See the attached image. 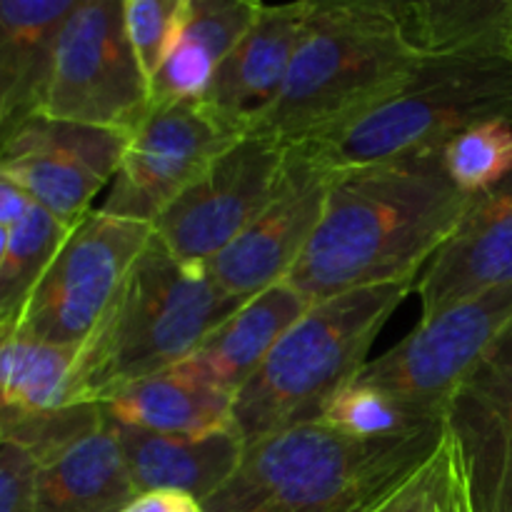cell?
<instances>
[{"label":"cell","instance_id":"obj_1","mask_svg":"<svg viewBox=\"0 0 512 512\" xmlns=\"http://www.w3.org/2000/svg\"><path fill=\"white\" fill-rule=\"evenodd\" d=\"M470 203L450 180L443 150L333 173L323 218L285 280L313 303L415 283Z\"/></svg>","mask_w":512,"mask_h":512},{"label":"cell","instance_id":"obj_2","mask_svg":"<svg viewBox=\"0 0 512 512\" xmlns=\"http://www.w3.org/2000/svg\"><path fill=\"white\" fill-rule=\"evenodd\" d=\"M243 305L213 283L208 265L175 258L153 233L113 308L78 350L75 403L103 405L175 368Z\"/></svg>","mask_w":512,"mask_h":512},{"label":"cell","instance_id":"obj_3","mask_svg":"<svg viewBox=\"0 0 512 512\" xmlns=\"http://www.w3.org/2000/svg\"><path fill=\"white\" fill-rule=\"evenodd\" d=\"M445 428L358 440L325 423L248 443L205 512H368L438 450Z\"/></svg>","mask_w":512,"mask_h":512},{"label":"cell","instance_id":"obj_4","mask_svg":"<svg viewBox=\"0 0 512 512\" xmlns=\"http://www.w3.org/2000/svg\"><path fill=\"white\" fill-rule=\"evenodd\" d=\"M420 60L393 0L308 3L283 88L250 133L300 143L383 98Z\"/></svg>","mask_w":512,"mask_h":512},{"label":"cell","instance_id":"obj_5","mask_svg":"<svg viewBox=\"0 0 512 512\" xmlns=\"http://www.w3.org/2000/svg\"><path fill=\"white\" fill-rule=\"evenodd\" d=\"M485 120L512 123V53L423 58L383 98L293 148L333 175L443 150Z\"/></svg>","mask_w":512,"mask_h":512},{"label":"cell","instance_id":"obj_6","mask_svg":"<svg viewBox=\"0 0 512 512\" xmlns=\"http://www.w3.org/2000/svg\"><path fill=\"white\" fill-rule=\"evenodd\" d=\"M413 288L370 285L310 305L233 398V428L245 445L318 423L330 398L370 363V348Z\"/></svg>","mask_w":512,"mask_h":512},{"label":"cell","instance_id":"obj_7","mask_svg":"<svg viewBox=\"0 0 512 512\" xmlns=\"http://www.w3.org/2000/svg\"><path fill=\"white\" fill-rule=\"evenodd\" d=\"M150 108L123 0H78L58 38L40 115L133 135Z\"/></svg>","mask_w":512,"mask_h":512},{"label":"cell","instance_id":"obj_8","mask_svg":"<svg viewBox=\"0 0 512 512\" xmlns=\"http://www.w3.org/2000/svg\"><path fill=\"white\" fill-rule=\"evenodd\" d=\"M153 225L90 210L73 225L13 333L80 350L113 308Z\"/></svg>","mask_w":512,"mask_h":512},{"label":"cell","instance_id":"obj_9","mask_svg":"<svg viewBox=\"0 0 512 512\" xmlns=\"http://www.w3.org/2000/svg\"><path fill=\"white\" fill-rule=\"evenodd\" d=\"M510 328L512 285L418 323L398 345L370 360L355 380L388 393L418 418L443 425L453 395Z\"/></svg>","mask_w":512,"mask_h":512},{"label":"cell","instance_id":"obj_10","mask_svg":"<svg viewBox=\"0 0 512 512\" xmlns=\"http://www.w3.org/2000/svg\"><path fill=\"white\" fill-rule=\"evenodd\" d=\"M288 145L245 133L205 168L153 223L175 258L208 265L273 200L288 163Z\"/></svg>","mask_w":512,"mask_h":512},{"label":"cell","instance_id":"obj_11","mask_svg":"<svg viewBox=\"0 0 512 512\" xmlns=\"http://www.w3.org/2000/svg\"><path fill=\"white\" fill-rule=\"evenodd\" d=\"M238 138L243 133L220 118L205 100L153 105L130 135L118 175L98 210L153 225Z\"/></svg>","mask_w":512,"mask_h":512},{"label":"cell","instance_id":"obj_12","mask_svg":"<svg viewBox=\"0 0 512 512\" xmlns=\"http://www.w3.org/2000/svg\"><path fill=\"white\" fill-rule=\"evenodd\" d=\"M128 133L28 115L0 128V175L73 228L113 183Z\"/></svg>","mask_w":512,"mask_h":512},{"label":"cell","instance_id":"obj_13","mask_svg":"<svg viewBox=\"0 0 512 512\" xmlns=\"http://www.w3.org/2000/svg\"><path fill=\"white\" fill-rule=\"evenodd\" d=\"M288 148L283 180L268 208L208 263L213 283L243 303L288 278L323 218L330 173Z\"/></svg>","mask_w":512,"mask_h":512},{"label":"cell","instance_id":"obj_14","mask_svg":"<svg viewBox=\"0 0 512 512\" xmlns=\"http://www.w3.org/2000/svg\"><path fill=\"white\" fill-rule=\"evenodd\" d=\"M473 512H512V328L445 410Z\"/></svg>","mask_w":512,"mask_h":512},{"label":"cell","instance_id":"obj_15","mask_svg":"<svg viewBox=\"0 0 512 512\" xmlns=\"http://www.w3.org/2000/svg\"><path fill=\"white\" fill-rule=\"evenodd\" d=\"M512 285V175L483 195L415 280L420 320L428 323L463 300Z\"/></svg>","mask_w":512,"mask_h":512},{"label":"cell","instance_id":"obj_16","mask_svg":"<svg viewBox=\"0 0 512 512\" xmlns=\"http://www.w3.org/2000/svg\"><path fill=\"white\" fill-rule=\"evenodd\" d=\"M305 18L308 3H263L253 28L215 70L203 100L243 135L255 128L278 98Z\"/></svg>","mask_w":512,"mask_h":512},{"label":"cell","instance_id":"obj_17","mask_svg":"<svg viewBox=\"0 0 512 512\" xmlns=\"http://www.w3.org/2000/svg\"><path fill=\"white\" fill-rule=\"evenodd\" d=\"M310 305L313 300L288 280L270 285L213 330L175 370L235 398Z\"/></svg>","mask_w":512,"mask_h":512},{"label":"cell","instance_id":"obj_18","mask_svg":"<svg viewBox=\"0 0 512 512\" xmlns=\"http://www.w3.org/2000/svg\"><path fill=\"white\" fill-rule=\"evenodd\" d=\"M135 495L118 428L108 415L38 463L35 512H120Z\"/></svg>","mask_w":512,"mask_h":512},{"label":"cell","instance_id":"obj_19","mask_svg":"<svg viewBox=\"0 0 512 512\" xmlns=\"http://www.w3.org/2000/svg\"><path fill=\"white\" fill-rule=\"evenodd\" d=\"M115 428L138 493L180 490L205 503L235 473L245 450L235 428L193 435Z\"/></svg>","mask_w":512,"mask_h":512},{"label":"cell","instance_id":"obj_20","mask_svg":"<svg viewBox=\"0 0 512 512\" xmlns=\"http://www.w3.org/2000/svg\"><path fill=\"white\" fill-rule=\"evenodd\" d=\"M78 0H0V118L38 115L55 48Z\"/></svg>","mask_w":512,"mask_h":512},{"label":"cell","instance_id":"obj_21","mask_svg":"<svg viewBox=\"0 0 512 512\" xmlns=\"http://www.w3.org/2000/svg\"><path fill=\"white\" fill-rule=\"evenodd\" d=\"M110 423L148 433L193 435L233 428V398L170 368L103 403Z\"/></svg>","mask_w":512,"mask_h":512},{"label":"cell","instance_id":"obj_22","mask_svg":"<svg viewBox=\"0 0 512 512\" xmlns=\"http://www.w3.org/2000/svg\"><path fill=\"white\" fill-rule=\"evenodd\" d=\"M398 20L418 58L512 53V0L398 3Z\"/></svg>","mask_w":512,"mask_h":512},{"label":"cell","instance_id":"obj_23","mask_svg":"<svg viewBox=\"0 0 512 512\" xmlns=\"http://www.w3.org/2000/svg\"><path fill=\"white\" fill-rule=\"evenodd\" d=\"M78 350L0 333V435L75 403Z\"/></svg>","mask_w":512,"mask_h":512},{"label":"cell","instance_id":"obj_24","mask_svg":"<svg viewBox=\"0 0 512 512\" xmlns=\"http://www.w3.org/2000/svg\"><path fill=\"white\" fill-rule=\"evenodd\" d=\"M70 225L33 203L18 225L10 228L8 250L0 265V333H13L58 250Z\"/></svg>","mask_w":512,"mask_h":512},{"label":"cell","instance_id":"obj_25","mask_svg":"<svg viewBox=\"0 0 512 512\" xmlns=\"http://www.w3.org/2000/svg\"><path fill=\"white\" fill-rule=\"evenodd\" d=\"M320 423L358 440H393L430 433L445 425L428 423L383 390L353 380L330 398Z\"/></svg>","mask_w":512,"mask_h":512},{"label":"cell","instance_id":"obj_26","mask_svg":"<svg viewBox=\"0 0 512 512\" xmlns=\"http://www.w3.org/2000/svg\"><path fill=\"white\" fill-rule=\"evenodd\" d=\"M450 180L475 198L512 175V123L485 120L455 135L443 148Z\"/></svg>","mask_w":512,"mask_h":512},{"label":"cell","instance_id":"obj_27","mask_svg":"<svg viewBox=\"0 0 512 512\" xmlns=\"http://www.w3.org/2000/svg\"><path fill=\"white\" fill-rule=\"evenodd\" d=\"M190 0H123L125 33L145 83L155 78L185 35Z\"/></svg>","mask_w":512,"mask_h":512},{"label":"cell","instance_id":"obj_28","mask_svg":"<svg viewBox=\"0 0 512 512\" xmlns=\"http://www.w3.org/2000/svg\"><path fill=\"white\" fill-rule=\"evenodd\" d=\"M260 10L263 3L255 0H190L183 38L203 45L220 65L253 28Z\"/></svg>","mask_w":512,"mask_h":512},{"label":"cell","instance_id":"obj_29","mask_svg":"<svg viewBox=\"0 0 512 512\" xmlns=\"http://www.w3.org/2000/svg\"><path fill=\"white\" fill-rule=\"evenodd\" d=\"M453 468L455 453L445 433L438 450L368 512H443Z\"/></svg>","mask_w":512,"mask_h":512},{"label":"cell","instance_id":"obj_30","mask_svg":"<svg viewBox=\"0 0 512 512\" xmlns=\"http://www.w3.org/2000/svg\"><path fill=\"white\" fill-rule=\"evenodd\" d=\"M218 63L213 55L195 40L183 38L170 53L155 78L150 98L153 105L175 103V100H203L208 95Z\"/></svg>","mask_w":512,"mask_h":512},{"label":"cell","instance_id":"obj_31","mask_svg":"<svg viewBox=\"0 0 512 512\" xmlns=\"http://www.w3.org/2000/svg\"><path fill=\"white\" fill-rule=\"evenodd\" d=\"M38 463L20 445L0 443V512H35Z\"/></svg>","mask_w":512,"mask_h":512},{"label":"cell","instance_id":"obj_32","mask_svg":"<svg viewBox=\"0 0 512 512\" xmlns=\"http://www.w3.org/2000/svg\"><path fill=\"white\" fill-rule=\"evenodd\" d=\"M120 512H205L203 503L180 490H150L138 493Z\"/></svg>","mask_w":512,"mask_h":512},{"label":"cell","instance_id":"obj_33","mask_svg":"<svg viewBox=\"0 0 512 512\" xmlns=\"http://www.w3.org/2000/svg\"><path fill=\"white\" fill-rule=\"evenodd\" d=\"M30 208H33L30 195L0 175V225L10 230L13 225H18L20 220L25 218V213H28Z\"/></svg>","mask_w":512,"mask_h":512},{"label":"cell","instance_id":"obj_34","mask_svg":"<svg viewBox=\"0 0 512 512\" xmlns=\"http://www.w3.org/2000/svg\"><path fill=\"white\" fill-rule=\"evenodd\" d=\"M443 512H473V508H470L468 493H465L463 475H460V468H458V458H455V470H453V478H450V485H448V495H445V510Z\"/></svg>","mask_w":512,"mask_h":512},{"label":"cell","instance_id":"obj_35","mask_svg":"<svg viewBox=\"0 0 512 512\" xmlns=\"http://www.w3.org/2000/svg\"><path fill=\"white\" fill-rule=\"evenodd\" d=\"M8 238H10V230L0 225V265H3L5 250H8Z\"/></svg>","mask_w":512,"mask_h":512},{"label":"cell","instance_id":"obj_36","mask_svg":"<svg viewBox=\"0 0 512 512\" xmlns=\"http://www.w3.org/2000/svg\"><path fill=\"white\" fill-rule=\"evenodd\" d=\"M455 470V468H453ZM445 495H448V493H445ZM443 510H445V505H443Z\"/></svg>","mask_w":512,"mask_h":512},{"label":"cell","instance_id":"obj_37","mask_svg":"<svg viewBox=\"0 0 512 512\" xmlns=\"http://www.w3.org/2000/svg\"><path fill=\"white\" fill-rule=\"evenodd\" d=\"M0 443H3V438H0Z\"/></svg>","mask_w":512,"mask_h":512}]
</instances>
